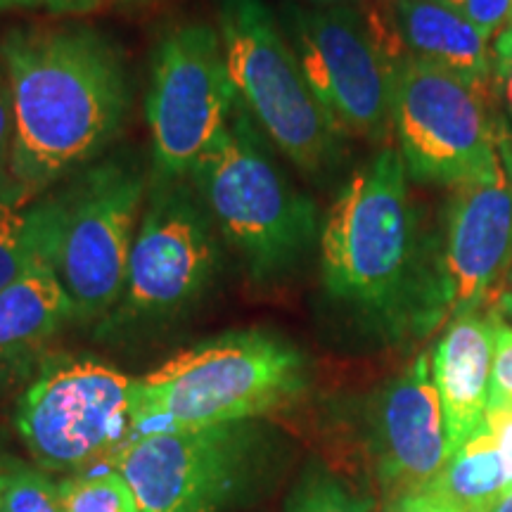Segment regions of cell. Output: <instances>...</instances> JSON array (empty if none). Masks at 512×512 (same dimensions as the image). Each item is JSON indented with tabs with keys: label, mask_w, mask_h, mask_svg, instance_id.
Instances as JSON below:
<instances>
[{
	"label": "cell",
	"mask_w": 512,
	"mask_h": 512,
	"mask_svg": "<svg viewBox=\"0 0 512 512\" xmlns=\"http://www.w3.org/2000/svg\"><path fill=\"white\" fill-rule=\"evenodd\" d=\"M0 60L12 100V178L34 202L119 136L131 74L119 43L83 22L12 27Z\"/></svg>",
	"instance_id": "1"
},
{
	"label": "cell",
	"mask_w": 512,
	"mask_h": 512,
	"mask_svg": "<svg viewBox=\"0 0 512 512\" xmlns=\"http://www.w3.org/2000/svg\"><path fill=\"white\" fill-rule=\"evenodd\" d=\"M318 245L328 297L380 335H427L448 313L439 245L422 233L396 147H382L347 178Z\"/></svg>",
	"instance_id": "2"
},
{
	"label": "cell",
	"mask_w": 512,
	"mask_h": 512,
	"mask_svg": "<svg viewBox=\"0 0 512 512\" xmlns=\"http://www.w3.org/2000/svg\"><path fill=\"white\" fill-rule=\"evenodd\" d=\"M306 382V358L290 339L259 328L226 332L133 380V439L259 420L297 401Z\"/></svg>",
	"instance_id": "3"
},
{
	"label": "cell",
	"mask_w": 512,
	"mask_h": 512,
	"mask_svg": "<svg viewBox=\"0 0 512 512\" xmlns=\"http://www.w3.org/2000/svg\"><path fill=\"white\" fill-rule=\"evenodd\" d=\"M242 102L190 171V183L254 285L290 275L320 240L318 209L275 164Z\"/></svg>",
	"instance_id": "4"
},
{
	"label": "cell",
	"mask_w": 512,
	"mask_h": 512,
	"mask_svg": "<svg viewBox=\"0 0 512 512\" xmlns=\"http://www.w3.org/2000/svg\"><path fill=\"white\" fill-rule=\"evenodd\" d=\"M150 181L152 164L121 150L34 200L38 254L53 266L79 323H102L121 302Z\"/></svg>",
	"instance_id": "5"
},
{
	"label": "cell",
	"mask_w": 512,
	"mask_h": 512,
	"mask_svg": "<svg viewBox=\"0 0 512 512\" xmlns=\"http://www.w3.org/2000/svg\"><path fill=\"white\" fill-rule=\"evenodd\" d=\"M283 456L278 430L259 418L143 434L112 467L140 512H226L264 496Z\"/></svg>",
	"instance_id": "6"
},
{
	"label": "cell",
	"mask_w": 512,
	"mask_h": 512,
	"mask_svg": "<svg viewBox=\"0 0 512 512\" xmlns=\"http://www.w3.org/2000/svg\"><path fill=\"white\" fill-rule=\"evenodd\" d=\"M219 34L254 124L302 174L328 181L344 159V136L313 95L280 17L266 0H219Z\"/></svg>",
	"instance_id": "7"
},
{
	"label": "cell",
	"mask_w": 512,
	"mask_h": 512,
	"mask_svg": "<svg viewBox=\"0 0 512 512\" xmlns=\"http://www.w3.org/2000/svg\"><path fill=\"white\" fill-rule=\"evenodd\" d=\"M219 235L190 178L152 174L124 294L117 309L98 323V335H145L195 309L219 273Z\"/></svg>",
	"instance_id": "8"
},
{
	"label": "cell",
	"mask_w": 512,
	"mask_h": 512,
	"mask_svg": "<svg viewBox=\"0 0 512 512\" xmlns=\"http://www.w3.org/2000/svg\"><path fill=\"white\" fill-rule=\"evenodd\" d=\"M491 88L418 57L396 67L392 128L408 178L458 188L496 164L510 126Z\"/></svg>",
	"instance_id": "9"
},
{
	"label": "cell",
	"mask_w": 512,
	"mask_h": 512,
	"mask_svg": "<svg viewBox=\"0 0 512 512\" xmlns=\"http://www.w3.org/2000/svg\"><path fill=\"white\" fill-rule=\"evenodd\" d=\"M133 380L88 356L48 361L15 411L19 437L38 467L74 475L110 467L133 439Z\"/></svg>",
	"instance_id": "10"
},
{
	"label": "cell",
	"mask_w": 512,
	"mask_h": 512,
	"mask_svg": "<svg viewBox=\"0 0 512 512\" xmlns=\"http://www.w3.org/2000/svg\"><path fill=\"white\" fill-rule=\"evenodd\" d=\"M219 29L178 22L152 50L145 112L152 136V174L188 178L235 110Z\"/></svg>",
	"instance_id": "11"
},
{
	"label": "cell",
	"mask_w": 512,
	"mask_h": 512,
	"mask_svg": "<svg viewBox=\"0 0 512 512\" xmlns=\"http://www.w3.org/2000/svg\"><path fill=\"white\" fill-rule=\"evenodd\" d=\"M280 24L313 95L342 136L382 143L392 128L396 67L358 8L285 3Z\"/></svg>",
	"instance_id": "12"
},
{
	"label": "cell",
	"mask_w": 512,
	"mask_h": 512,
	"mask_svg": "<svg viewBox=\"0 0 512 512\" xmlns=\"http://www.w3.org/2000/svg\"><path fill=\"white\" fill-rule=\"evenodd\" d=\"M512 264V131L486 174L453 188L439 268L451 316L479 311Z\"/></svg>",
	"instance_id": "13"
},
{
	"label": "cell",
	"mask_w": 512,
	"mask_h": 512,
	"mask_svg": "<svg viewBox=\"0 0 512 512\" xmlns=\"http://www.w3.org/2000/svg\"><path fill=\"white\" fill-rule=\"evenodd\" d=\"M368 441L389 503L432 489L448 460V441L430 356L420 354L377 389Z\"/></svg>",
	"instance_id": "14"
},
{
	"label": "cell",
	"mask_w": 512,
	"mask_h": 512,
	"mask_svg": "<svg viewBox=\"0 0 512 512\" xmlns=\"http://www.w3.org/2000/svg\"><path fill=\"white\" fill-rule=\"evenodd\" d=\"M496 313H460L432 354V375L444 411L448 456L484 422L496 354Z\"/></svg>",
	"instance_id": "15"
},
{
	"label": "cell",
	"mask_w": 512,
	"mask_h": 512,
	"mask_svg": "<svg viewBox=\"0 0 512 512\" xmlns=\"http://www.w3.org/2000/svg\"><path fill=\"white\" fill-rule=\"evenodd\" d=\"M406 53L475 83L494 86V41L441 0H394Z\"/></svg>",
	"instance_id": "16"
},
{
	"label": "cell",
	"mask_w": 512,
	"mask_h": 512,
	"mask_svg": "<svg viewBox=\"0 0 512 512\" xmlns=\"http://www.w3.org/2000/svg\"><path fill=\"white\" fill-rule=\"evenodd\" d=\"M69 320L74 304L48 261L36 259L15 283L0 290V361L34 354Z\"/></svg>",
	"instance_id": "17"
},
{
	"label": "cell",
	"mask_w": 512,
	"mask_h": 512,
	"mask_svg": "<svg viewBox=\"0 0 512 512\" xmlns=\"http://www.w3.org/2000/svg\"><path fill=\"white\" fill-rule=\"evenodd\" d=\"M434 494L463 512H491L512 491V475L486 420L446 460Z\"/></svg>",
	"instance_id": "18"
},
{
	"label": "cell",
	"mask_w": 512,
	"mask_h": 512,
	"mask_svg": "<svg viewBox=\"0 0 512 512\" xmlns=\"http://www.w3.org/2000/svg\"><path fill=\"white\" fill-rule=\"evenodd\" d=\"M285 512H375L368 496L358 494L320 460H309L287 496Z\"/></svg>",
	"instance_id": "19"
},
{
	"label": "cell",
	"mask_w": 512,
	"mask_h": 512,
	"mask_svg": "<svg viewBox=\"0 0 512 512\" xmlns=\"http://www.w3.org/2000/svg\"><path fill=\"white\" fill-rule=\"evenodd\" d=\"M41 259L36 238L34 202L27 197H0V290Z\"/></svg>",
	"instance_id": "20"
},
{
	"label": "cell",
	"mask_w": 512,
	"mask_h": 512,
	"mask_svg": "<svg viewBox=\"0 0 512 512\" xmlns=\"http://www.w3.org/2000/svg\"><path fill=\"white\" fill-rule=\"evenodd\" d=\"M60 498L64 512H140L131 486L112 465L62 479Z\"/></svg>",
	"instance_id": "21"
},
{
	"label": "cell",
	"mask_w": 512,
	"mask_h": 512,
	"mask_svg": "<svg viewBox=\"0 0 512 512\" xmlns=\"http://www.w3.org/2000/svg\"><path fill=\"white\" fill-rule=\"evenodd\" d=\"M0 512H64L60 482L46 472L19 465L0 489Z\"/></svg>",
	"instance_id": "22"
},
{
	"label": "cell",
	"mask_w": 512,
	"mask_h": 512,
	"mask_svg": "<svg viewBox=\"0 0 512 512\" xmlns=\"http://www.w3.org/2000/svg\"><path fill=\"white\" fill-rule=\"evenodd\" d=\"M441 3L475 24L489 41H496V36L512 24V0H441Z\"/></svg>",
	"instance_id": "23"
},
{
	"label": "cell",
	"mask_w": 512,
	"mask_h": 512,
	"mask_svg": "<svg viewBox=\"0 0 512 512\" xmlns=\"http://www.w3.org/2000/svg\"><path fill=\"white\" fill-rule=\"evenodd\" d=\"M489 408L512 411V325L498 318Z\"/></svg>",
	"instance_id": "24"
},
{
	"label": "cell",
	"mask_w": 512,
	"mask_h": 512,
	"mask_svg": "<svg viewBox=\"0 0 512 512\" xmlns=\"http://www.w3.org/2000/svg\"><path fill=\"white\" fill-rule=\"evenodd\" d=\"M22 195L12 178V100L5 64L0 60V197ZM31 202V200H29Z\"/></svg>",
	"instance_id": "25"
},
{
	"label": "cell",
	"mask_w": 512,
	"mask_h": 512,
	"mask_svg": "<svg viewBox=\"0 0 512 512\" xmlns=\"http://www.w3.org/2000/svg\"><path fill=\"white\" fill-rule=\"evenodd\" d=\"M494 86L503 98V114L512 131V24L494 41Z\"/></svg>",
	"instance_id": "26"
},
{
	"label": "cell",
	"mask_w": 512,
	"mask_h": 512,
	"mask_svg": "<svg viewBox=\"0 0 512 512\" xmlns=\"http://www.w3.org/2000/svg\"><path fill=\"white\" fill-rule=\"evenodd\" d=\"M387 512H463L456 505H451L434 491H422V494L403 496L399 501L389 503Z\"/></svg>",
	"instance_id": "27"
},
{
	"label": "cell",
	"mask_w": 512,
	"mask_h": 512,
	"mask_svg": "<svg viewBox=\"0 0 512 512\" xmlns=\"http://www.w3.org/2000/svg\"><path fill=\"white\" fill-rule=\"evenodd\" d=\"M150 3V0H36V5H46L55 15H69V12H91L105 5H136Z\"/></svg>",
	"instance_id": "28"
},
{
	"label": "cell",
	"mask_w": 512,
	"mask_h": 512,
	"mask_svg": "<svg viewBox=\"0 0 512 512\" xmlns=\"http://www.w3.org/2000/svg\"><path fill=\"white\" fill-rule=\"evenodd\" d=\"M494 313H496L498 318L505 316V318L512 320V268H510V273L505 275V280L501 283V287H498Z\"/></svg>",
	"instance_id": "29"
},
{
	"label": "cell",
	"mask_w": 512,
	"mask_h": 512,
	"mask_svg": "<svg viewBox=\"0 0 512 512\" xmlns=\"http://www.w3.org/2000/svg\"><path fill=\"white\" fill-rule=\"evenodd\" d=\"M320 8H361L368 0H316Z\"/></svg>",
	"instance_id": "30"
},
{
	"label": "cell",
	"mask_w": 512,
	"mask_h": 512,
	"mask_svg": "<svg viewBox=\"0 0 512 512\" xmlns=\"http://www.w3.org/2000/svg\"><path fill=\"white\" fill-rule=\"evenodd\" d=\"M491 512H512V491H508V494L498 501V505Z\"/></svg>",
	"instance_id": "31"
},
{
	"label": "cell",
	"mask_w": 512,
	"mask_h": 512,
	"mask_svg": "<svg viewBox=\"0 0 512 512\" xmlns=\"http://www.w3.org/2000/svg\"><path fill=\"white\" fill-rule=\"evenodd\" d=\"M15 5H36V0H0V10L15 8Z\"/></svg>",
	"instance_id": "32"
},
{
	"label": "cell",
	"mask_w": 512,
	"mask_h": 512,
	"mask_svg": "<svg viewBox=\"0 0 512 512\" xmlns=\"http://www.w3.org/2000/svg\"><path fill=\"white\" fill-rule=\"evenodd\" d=\"M8 475H10V472L3 470V465H0V489H3L5 482H8Z\"/></svg>",
	"instance_id": "33"
}]
</instances>
